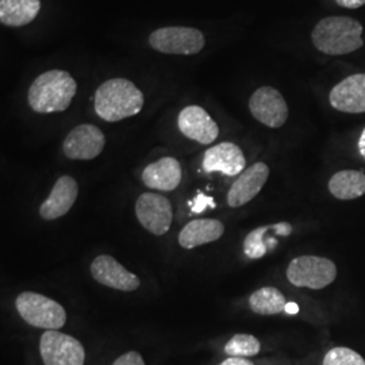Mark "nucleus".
<instances>
[{"label": "nucleus", "mask_w": 365, "mask_h": 365, "mask_svg": "<svg viewBox=\"0 0 365 365\" xmlns=\"http://www.w3.org/2000/svg\"><path fill=\"white\" fill-rule=\"evenodd\" d=\"M143 91L130 80L110 78L95 92L93 107L98 117L106 122H119L137 115L144 107Z\"/></svg>", "instance_id": "1"}, {"label": "nucleus", "mask_w": 365, "mask_h": 365, "mask_svg": "<svg viewBox=\"0 0 365 365\" xmlns=\"http://www.w3.org/2000/svg\"><path fill=\"white\" fill-rule=\"evenodd\" d=\"M314 46L321 53L342 56L363 48V26L349 16H327L321 19L312 33Z\"/></svg>", "instance_id": "3"}, {"label": "nucleus", "mask_w": 365, "mask_h": 365, "mask_svg": "<svg viewBox=\"0 0 365 365\" xmlns=\"http://www.w3.org/2000/svg\"><path fill=\"white\" fill-rule=\"evenodd\" d=\"M249 307L259 315L286 313V297L274 287H262L249 297Z\"/></svg>", "instance_id": "21"}, {"label": "nucleus", "mask_w": 365, "mask_h": 365, "mask_svg": "<svg viewBox=\"0 0 365 365\" xmlns=\"http://www.w3.org/2000/svg\"><path fill=\"white\" fill-rule=\"evenodd\" d=\"M106 137L98 126L84 123L68 133L63 150L69 160H93L105 149Z\"/></svg>", "instance_id": "10"}, {"label": "nucleus", "mask_w": 365, "mask_h": 365, "mask_svg": "<svg viewBox=\"0 0 365 365\" xmlns=\"http://www.w3.org/2000/svg\"><path fill=\"white\" fill-rule=\"evenodd\" d=\"M149 45L157 52L191 56L203 51L206 38L194 27H161L149 36Z\"/></svg>", "instance_id": "6"}, {"label": "nucleus", "mask_w": 365, "mask_h": 365, "mask_svg": "<svg viewBox=\"0 0 365 365\" xmlns=\"http://www.w3.org/2000/svg\"><path fill=\"white\" fill-rule=\"evenodd\" d=\"M223 233L225 226L218 220H194L182 227L179 235V245L184 249H194L215 242Z\"/></svg>", "instance_id": "18"}, {"label": "nucleus", "mask_w": 365, "mask_h": 365, "mask_svg": "<svg viewBox=\"0 0 365 365\" xmlns=\"http://www.w3.org/2000/svg\"><path fill=\"white\" fill-rule=\"evenodd\" d=\"M135 215L141 226L149 233L164 235L170 229L173 210L168 197L153 192H146L135 202Z\"/></svg>", "instance_id": "9"}, {"label": "nucleus", "mask_w": 365, "mask_h": 365, "mask_svg": "<svg viewBox=\"0 0 365 365\" xmlns=\"http://www.w3.org/2000/svg\"><path fill=\"white\" fill-rule=\"evenodd\" d=\"M16 312L30 327L58 330L66 324V309L56 300L37 292H22L15 300Z\"/></svg>", "instance_id": "4"}, {"label": "nucleus", "mask_w": 365, "mask_h": 365, "mask_svg": "<svg viewBox=\"0 0 365 365\" xmlns=\"http://www.w3.org/2000/svg\"><path fill=\"white\" fill-rule=\"evenodd\" d=\"M45 365H84L86 351L78 339L58 330H46L39 341Z\"/></svg>", "instance_id": "7"}, {"label": "nucleus", "mask_w": 365, "mask_h": 365, "mask_svg": "<svg viewBox=\"0 0 365 365\" xmlns=\"http://www.w3.org/2000/svg\"><path fill=\"white\" fill-rule=\"evenodd\" d=\"M359 150H360V155L364 157L365 160V129L360 135V140H359Z\"/></svg>", "instance_id": "29"}, {"label": "nucleus", "mask_w": 365, "mask_h": 365, "mask_svg": "<svg viewBox=\"0 0 365 365\" xmlns=\"http://www.w3.org/2000/svg\"><path fill=\"white\" fill-rule=\"evenodd\" d=\"M178 126L187 138L202 145L214 143L220 135L217 122L200 106H188L182 108L178 118Z\"/></svg>", "instance_id": "12"}, {"label": "nucleus", "mask_w": 365, "mask_h": 365, "mask_svg": "<svg viewBox=\"0 0 365 365\" xmlns=\"http://www.w3.org/2000/svg\"><path fill=\"white\" fill-rule=\"evenodd\" d=\"M286 313L291 314V315H294V314L299 313V307H298V304L297 303H287V307H286Z\"/></svg>", "instance_id": "30"}, {"label": "nucleus", "mask_w": 365, "mask_h": 365, "mask_svg": "<svg viewBox=\"0 0 365 365\" xmlns=\"http://www.w3.org/2000/svg\"><path fill=\"white\" fill-rule=\"evenodd\" d=\"M143 182L152 190L173 191L182 182V165L173 157H163L145 168Z\"/></svg>", "instance_id": "17"}, {"label": "nucleus", "mask_w": 365, "mask_h": 365, "mask_svg": "<svg viewBox=\"0 0 365 365\" xmlns=\"http://www.w3.org/2000/svg\"><path fill=\"white\" fill-rule=\"evenodd\" d=\"M247 160L233 143H221L210 148L203 156V170L207 173L221 172L226 176H235L245 170Z\"/></svg>", "instance_id": "16"}, {"label": "nucleus", "mask_w": 365, "mask_h": 365, "mask_svg": "<svg viewBox=\"0 0 365 365\" xmlns=\"http://www.w3.org/2000/svg\"><path fill=\"white\" fill-rule=\"evenodd\" d=\"M249 110L256 120L271 129H279L287 122V102L280 92L269 86L253 92L249 99Z\"/></svg>", "instance_id": "8"}, {"label": "nucleus", "mask_w": 365, "mask_h": 365, "mask_svg": "<svg viewBox=\"0 0 365 365\" xmlns=\"http://www.w3.org/2000/svg\"><path fill=\"white\" fill-rule=\"evenodd\" d=\"M330 194L339 200H353L365 195V173L363 170H339L329 180Z\"/></svg>", "instance_id": "20"}, {"label": "nucleus", "mask_w": 365, "mask_h": 365, "mask_svg": "<svg viewBox=\"0 0 365 365\" xmlns=\"http://www.w3.org/2000/svg\"><path fill=\"white\" fill-rule=\"evenodd\" d=\"M279 227V223L261 226L252 230L244 241V253L250 260H257L264 257L269 250H274L277 247L276 235H268Z\"/></svg>", "instance_id": "22"}, {"label": "nucleus", "mask_w": 365, "mask_h": 365, "mask_svg": "<svg viewBox=\"0 0 365 365\" xmlns=\"http://www.w3.org/2000/svg\"><path fill=\"white\" fill-rule=\"evenodd\" d=\"M91 274L98 283L118 291L131 292L141 286L137 274L128 271L120 262L107 255L98 256L92 261Z\"/></svg>", "instance_id": "11"}, {"label": "nucleus", "mask_w": 365, "mask_h": 365, "mask_svg": "<svg viewBox=\"0 0 365 365\" xmlns=\"http://www.w3.org/2000/svg\"><path fill=\"white\" fill-rule=\"evenodd\" d=\"M220 365H255L248 359L244 357H229L227 360L222 361Z\"/></svg>", "instance_id": "28"}, {"label": "nucleus", "mask_w": 365, "mask_h": 365, "mask_svg": "<svg viewBox=\"0 0 365 365\" xmlns=\"http://www.w3.org/2000/svg\"><path fill=\"white\" fill-rule=\"evenodd\" d=\"M330 105L341 113H365V73H356L344 78L330 91Z\"/></svg>", "instance_id": "14"}, {"label": "nucleus", "mask_w": 365, "mask_h": 365, "mask_svg": "<svg viewBox=\"0 0 365 365\" xmlns=\"http://www.w3.org/2000/svg\"><path fill=\"white\" fill-rule=\"evenodd\" d=\"M269 178V168L265 163H256L244 170L227 192L229 207H241L260 194Z\"/></svg>", "instance_id": "13"}, {"label": "nucleus", "mask_w": 365, "mask_h": 365, "mask_svg": "<svg viewBox=\"0 0 365 365\" xmlns=\"http://www.w3.org/2000/svg\"><path fill=\"white\" fill-rule=\"evenodd\" d=\"M260 349V341L250 334H235L225 345V353L229 357L247 359L259 354Z\"/></svg>", "instance_id": "23"}, {"label": "nucleus", "mask_w": 365, "mask_h": 365, "mask_svg": "<svg viewBox=\"0 0 365 365\" xmlns=\"http://www.w3.org/2000/svg\"><path fill=\"white\" fill-rule=\"evenodd\" d=\"M337 4L344 7V9H351V10H356L360 9L365 4V0H336Z\"/></svg>", "instance_id": "27"}, {"label": "nucleus", "mask_w": 365, "mask_h": 365, "mask_svg": "<svg viewBox=\"0 0 365 365\" xmlns=\"http://www.w3.org/2000/svg\"><path fill=\"white\" fill-rule=\"evenodd\" d=\"M206 207L215 209V203H214L212 197L200 194V195L196 196L195 199L192 200V203H191V211L195 212V214L205 211Z\"/></svg>", "instance_id": "26"}, {"label": "nucleus", "mask_w": 365, "mask_h": 365, "mask_svg": "<svg viewBox=\"0 0 365 365\" xmlns=\"http://www.w3.org/2000/svg\"><path fill=\"white\" fill-rule=\"evenodd\" d=\"M78 195V182L72 178L64 175L53 185L52 192L39 207V215L46 220L53 221L64 217L73 207Z\"/></svg>", "instance_id": "15"}, {"label": "nucleus", "mask_w": 365, "mask_h": 365, "mask_svg": "<svg viewBox=\"0 0 365 365\" xmlns=\"http://www.w3.org/2000/svg\"><path fill=\"white\" fill-rule=\"evenodd\" d=\"M78 91L76 80L69 72L52 69L33 81L29 88L27 101L30 107L39 114L66 111Z\"/></svg>", "instance_id": "2"}, {"label": "nucleus", "mask_w": 365, "mask_h": 365, "mask_svg": "<svg viewBox=\"0 0 365 365\" xmlns=\"http://www.w3.org/2000/svg\"><path fill=\"white\" fill-rule=\"evenodd\" d=\"M322 365H365V360L351 348L337 346L325 354Z\"/></svg>", "instance_id": "24"}, {"label": "nucleus", "mask_w": 365, "mask_h": 365, "mask_svg": "<svg viewBox=\"0 0 365 365\" xmlns=\"http://www.w3.org/2000/svg\"><path fill=\"white\" fill-rule=\"evenodd\" d=\"M337 277V267L327 257L300 256L289 262L287 279L295 287L322 289Z\"/></svg>", "instance_id": "5"}, {"label": "nucleus", "mask_w": 365, "mask_h": 365, "mask_svg": "<svg viewBox=\"0 0 365 365\" xmlns=\"http://www.w3.org/2000/svg\"><path fill=\"white\" fill-rule=\"evenodd\" d=\"M41 10V0H0V22L4 26L22 27L31 24Z\"/></svg>", "instance_id": "19"}, {"label": "nucleus", "mask_w": 365, "mask_h": 365, "mask_svg": "<svg viewBox=\"0 0 365 365\" xmlns=\"http://www.w3.org/2000/svg\"><path fill=\"white\" fill-rule=\"evenodd\" d=\"M113 365H145V361L140 353L130 351L118 357Z\"/></svg>", "instance_id": "25"}]
</instances>
